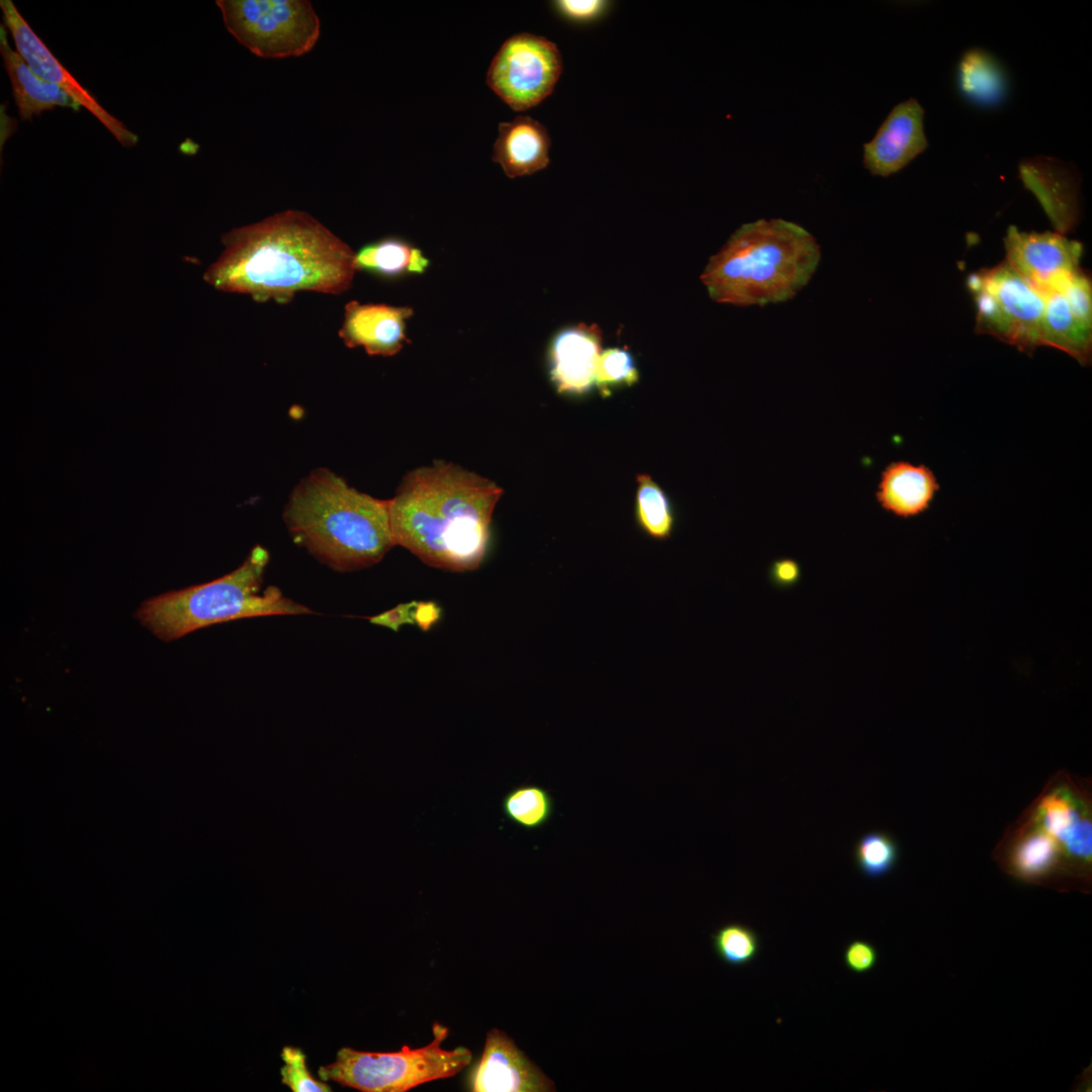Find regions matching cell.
Here are the masks:
<instances>
[{
	"instance_id": "obj_1",
	"label": "cell",
	"mask_w": 1092,
	"mask_h": 1092,
	"mask_svg": "<svg viewBox=\"0 0 1092 1092\" xmlns=\"http://www.w3.org/2000/svg\"><path fill=\"white\" fill-rule=\"evenodd\" d=\"M221 242L224 250L203 279L259 302L286 303L299 291L340 294L351 287L356 271L352 249L301 210L233 229Z\"/></svg>"
},
{
	"instance_id": "obj_2",
	"label": "cell",
	"mask_w": 1092,
	"mask_h": 1092,
	"mask_svg": "<svg viewBox=\"0 0 1092 1092\" xmlns=\"http://www.w3.org/2000/svg\"><path fill=\"white\" fill-rule=\"evenodd\" d=\"M502 493L491 480L451 462L414 469L388 499L394 544L433 567L475 569Z\"/></svg>"
},
{
	"instance_id": "obj_3",
	"label": "cell",
	"mask_w": 1092,
	"mask_h": 1092,
	"mask_svg": "<svg viewBox=\"0 0 1092 1092\" xmlns=\"http://www.w3.org/2000/svg\"><path fill=\"white\" fill-rule=\"evenodd\" d=\"M820 258V246L807 230L782 218H761L735 231L700 279L716 302L764 306L796 296Z\"/></svg>"
},
{
	"instance_id": "obj_4",
	"label": "cell",
	"mask_w": 1092,
	"mask_h": 1092,
	"mask_svg": "<svg viewBox=\"0 0 1092 1092\" xmlns=\"http://www.w3.org/2000/svg\"><path fill=\"white\" fill-rule=\"evenodd\" d=\"M284 519L297 543L338 571L372 566L395 545L388 499L360 492L325 468L298 483Z\"/></svg>"
},
{
	"instance_id": "obj_5",
	"label": "cell",
	"mask_w": 1092,
	"mask_h": 1092,
	"mask_svg": "<svg viewBox=\"0 0 1092 1092\" xmlns=\"http://www.w3.org/2000/svg\"><path fill=\"white\" fill-rule=\"evenodd\" d=\"M268 560L267 550L258 545L234 571L206 583L148 599L135 617L156 637L171 641L237 619L313 613L275 586L262 589Z\"/></svg>"
},
{
	"instance_id": "obj_6",
	"label": "cell",
	"mask_w": 1092,
	"mask_h": 1092,
	"mask_svg": "<svg viewBox=\"0 0 1092 1092\" xmlns=\"http://www.w3.org/2000/svg\"><path fill=\"white\" fill-rule=\"evenodd\" d=\"M432 1029L433 1039L423 1048L403 1045L398 1052L374 1053L344 1046L333 1063L318 1068L317 1075L362 1092H405L453 1077L471 1063L472 1053L465 1046L442 1048L448 1027L435 1022Z\"/></svg>"
},
{
	"instance_id": "obj_7",
	"label": "cell",
	"mask_w": 1092,
	"mask_h": 1092,
	"mask_svg": "<svg viewBox=\"0 0 1092 1092\" xmlns=\"http://www.w3.org/2000/svg\"><path fill=\"white\" fill-rule=\"evenodd\" d=\"M228 31L252 54L266 59L302 56L312 50L321 23L306 0H217Z\"/></svg>"
},
{
	"instance_id": "obj_8",
	"label": "cell",
	"mask_w": 1092,
	"mask_h": 1092,
	"mask_svg": "<svg viewBox=\"0 0 1092 1092\" xmlns=\"http://www.w3.org/2000/svg\"><path fill=\"white\" fill-rule=\"evenodd\" d=\"M967 286L976 303V332L1031 354L1040 346L1044 294L1006 261L972 273Z\"/></svg>"
},
{
	"instance_id": "obj_9",
	"label": "cell",
	"mask_w": 1092,
	"mask_h": 1092,
	"mask_svg": "<svg viewBox=\"0 0 1092 1092\" xmlns=\"http://www.w3.org/2000/svg\"><path fill=\"white\" fill-rule=\"evenodd\" d=\"M561 73L556 44L522 32L502 44L488 67L486 84L513 110L524 111L552 93Z\"/></svg>"
},
{
	"instance_id": "obj_10",
	"label": "cell",
	"mask_w": 1092,
	"mask_h": 1092,
	"mask_svg": "<svg viewBox=\"0 0 1092 1092\" xmlns=\"http://www.w3.org/2000/svg\"><path fill=\"white\" fill-rule=\"evenodd\" d=\"M1090 786L1060 771L1023 812L1062 847L1069 863L1088 868L1092 856Z\"/></svg>"
},
{
	"instance_id": "obj_11",
	"label": "cell",
	"mask_w": 1092,
	"mask_h": 1092,
	"mask_svg": "<svg viewBox=\"0 0 1092 1092\" xmlns=\"http://www.w3.org/2000/svg\"><path fill=\"white\" fill-rule=\"evenodd\" d=\"M3 23L10 31L16 51L36 75L52 83L78 104L92 113L124 148H131L139 136L117 117L109 113L77 79L60 63L44 42L32 30L11 0H1Z\"/></svg>"
},
{
	"instance_id": "obj_12",
	"label": "cell",
	"mask_w": 1092,
	"mask_h": 1092,
	"mask_svg": "<svg viewBox=\"0 0 1092 1092\" xmlns=\"http://www.w3.org/2000/svg\"><path fill=\"white\" fill-rule=\"evenodd\" d=\"M1004 242L1006 262L1042 294L1059 289L1081 269L1082 245L1063 234L1010 225Z\"/></svg>"
},
{
	"instance_id": "obj_13",
	"label": "cell",
	"mask_w": 1092,
	"mask_h": 1092,
	"mask_svg": "<svg viewBox=\"0 0 1092 1092\" xmlns=\"http://www.w3.org/2000/svg\"><path fill=\"white\" fill-rule=\"evenodd\" d=\"M473 1092H552L554 1082L505 1031L486 1033L480 1059L468 1078Z\"/></svg>"
},
{
	"instance_id": "obj_14",
	"label": "cell",
	"mask_w": 1092,
	"mask_h": 1092,
	"mask_svg": "<svg viewBox=\"0 0 1092 1092\" xmlns=\"http://www.w3.org/2000/svg\"><path fill=\"white\" fill-rule=\"evenodd\" d=\"M923 116V108L913 98L891 110L874 139L863 145V165L872 175L890 176L927 148Z\"/></svg>"
},
{
	"instance_id": "obj_15",
	"label": "cell",
	"mask_w": 1092,
	"mask_h": 1092,
	"mask_svg": "<svg viewBox=\"0 0 1092 1092\" xmlns=\"http://www.w3.org/2000/svg\"><path fill=\"white\" fill-rule=\"evenodd\" d=\"M603 334L597 324L567 327L552 338L548 350L550 379L559 393L580 395L596 383Z\"/></svg>"
},
{
	"instance_id": "obj_16",
	"label": "cell",
	"mask_w": 1092,
	"mask_h": 1092,
	"mask_svg": "<svg viewBox=\"0 0 1092 1092\" xmlns=\"http://www.w3.org/2000/svg\"><path fill=\"white\" fill-rule=\"evenodd\" d=\"M410 307L350 301L345 306L339 336L350 348L363 347L369 355L392 356L405 342Z\"/></svg>"
},
{
	"instance_id": "obj_17",
	"label": "cell",
	"mask_w": 1092,
	"mask_h": 1092,
	"mask_svg": "<svg viewBox=\"0 0 1092 1092\" xmlns=\"http://www.w3.org/2000/svg\"><path fill=\"white\" fill-rule=\"evenodd\" d=\"M996 851L1010 874L1027 882H1039L1069 863L1060 844L1024 813Z\"/></svg>"
},
{
	"instance_id": "obj_18",
	"label": "cell",
	"mask_w": 1092,
	"mask_h": 1092,
	"mask_svg": "<svg viewBox=\"0 0 1092 1092\" xmlns=\"http://www.w3.org/2000/svg\"><path fill=\"white\" fill-rule=\"evenodd\" d=\"M551 141L546 127L530 116H517L498 124L492 161L516 178L534 174L549 164Z\"/></svg>"
},
{
	"instance_id": "obj_19",
	"label": "cell",
	"mask_w": 1092,
	"mask_h": 1092,
	"mask_svg": "<svg viewBox=\"0 0 1092 1092\" xmlns=\"http://www.w3.org/2000/svg\"><path fill=\"white\" fill-rule=\"evenodd\" d=\"M1024 184L1032 190L1060 234L1077 222V182L1071 167L1058 160H1024L1019 166Z\"/></svg>"
},
{
	"instance_id": "obj_20",
	"label": "cell",
	"mask_w": 1092,
	"mask_h": 1092,
	"mask_svg": "<svg viewBox=\"0 0 1092 1092\" xmlns=\"http://www.w3.org/2000/svg\"><path fill=\"white\" fill-rule=\"evenodd\" d=\"M939 490L930 468L908 461H895L882 471L877 500L900 518H912L927 511Z\"/></svg>"
},
{
	"instance_id": "obj_21",
	"label": "cell",
	"mask_w": 1092,
	"mask_h": 1092,
	"mask_svg": "<svg viewBox=\"0 0 1092 1092\" xmlns=\"http://www.w3.org/2000/svg\"><path fill=\"white\" fill-rule=\"evenodd\" d=\"M0 54L21 120H31L34 115L57 106L69 107L75 111L80 109V104L61 88L36 75L23 57L12 50L6 26L3 24L0 25Z\"/></svg>"
},
{
	"instance_id": "obj_22",
	"label": "cell",
	"mask_w": 1092,
	"mask_h": 1092,
	"mask_svg": "<svg viewBox=\"0 0 1092 1092\" xmlns=\"http://www.w3.org/2000/svg\"><path fill=\"white\" fill-rule=\"evenodd\" d=\"M1039 339L1040 346L1060 349L1081 364H1090L1092 325L1073 312L1060 290L1044 294Z\"/></svg>"
},
{
	"instance_id": "obj_23",
	"label": "cell",
	"mask_w": 1092,
	"mask_h": 1092,
	"mask_svg": "<svg viewBox=\"0 0 1092 1092\" xmlns=\"http://www.w3.org/2000/svg\"><path fill=\"white\" fill-rule=\"evenodd\" d=\"M958 84L967 99L983 106L998 104L1006 92V78L999 62L980 49L969 50L961 58Z\"/></svg>"
},
{
	"instance_id": "obj_24",
	"label": "cell",
	"mask_w": 1092,
	"mask_h": 1092,
	"mask_svg": "<svg viewBox=\"0 0 1092 1092\" xmlns=\"http://www.w3.org/2000/svg\"><path fill=\"white\" fill-rule=\"evenodd\" d=\"M356 270L384 277L422 274L429 266L423 252L407 242L387 238L362 247L355 253Z\"/></svg>"
},
{
	"instance_id": "obj_25",
	"label": "cell",
	"mask_w": 1092,
	"mask_h": 1092,
	"mask_svg": "<svg viewBox=\"0 0 1092 1092\" xmlns=\"http://www.w3.org/2000/svg\"><path fill=\"white\" fill-rule=\"evenodd\" d=\"M502 811L514 825L528 831L538 830L553 817L554 800L546 789L524 784L505 795Z\"/></svg>"
},
{
	"instance_id": "obj_26",
	"label": "cell",
	"mask_w": 1092,
	"mask_h": 1092,
	"mask_svg": "<svg viewBox=\"0 0 1092 1092\" xmlns=\"http://www.w3.org/2000/svg\"><path fill=\"white\" fill-rule=\"evenodd\" d=\"M636 521L646 535L655 540L668 539L673 531L674 516L660 486L647 474L637 476Z\"/></svg>"
},
{
	"instance_id": "obj_27",
	"label": "cell",
	"mask_w": 1092,
	"mask_h": 1092,
	"mask_svg": "<svg viewBox=\"0 0 1092 1092\" xmlns=\"http://www.w3.org/2000/svg\"><path fill=\"white\" fill-rule=\"evenodd\" d=\"M899 845L885 831H872L857 839L853 848L856 868L869 879L888 875L899 860Z\"/></svg>"
},
{
	"instance_id": "obj_28",
	"label": "cell",
	"mask_w": 1092,
	"mask_h": 1092,
	"mask_svg": "<svg viewBox=\"0 0 1092 1092\" xmlns=\"http://www.w3.org/2000/svg\"><path fill=\"white\" fill-rule=\"evenodd\" d=\"M715 954L724 964L742 967L752 963L759 953L760 941L757 933L749 926L739 922H729L720 926L712 935Z\"/></svg>"
},
{
	"instance_id": "obj_29",
	"label": "cell",
	"mask_w": 1092,
	"mask_h": 1092,
	"mask_svg": "<svg viewBox=\"0 0 1092 1092\" xmlns=\"http://www.w3.org/2000/svg\"><path fill=\"white\" fill-rule=\"evenodd\" d=\"M638 380L639 373L630 352L622 348L602 351L595 385L603 396L610 395L615 387L631 386Z\"/></svg>"
},
{
	"instance_id": "obj_30",
	"label": "cell",
	"mask_w": 1092,
	"mask_h": 1092,
	"mask_svg": "<svg viewBox=\"0 0 1092 1092\" xmlns=\"http://www.w3.org/2000/svg\"><path fill=\"white\" fill-rule=\"evenodd\" d=\"M284 1066L280 1069L281 1081L293 1092H330L331 1087L310 1074L306 1056L294 1046H284L281 1052Z\"/></svg>"
},
{
	"instance_id": "obj_31",
	"label": "cell",
	"mask_w": 1092,
	"mask_h": 1092,
	"mask_svg": "<svg viewBox=\"0 0 1092 1092\" xmlns=\"http://www.w3.org/2000/svg\"><path fill=\"white\" fill-rule=\"evenodd\" d=\"M437 617L438 609L435 605L414 602L397 606L382 615L372 618L371 622L397 630L400 625L405 623H418L420 626L426 624L429 627L430 624L436 621Z\"/></svg>"
},
{
	"instance_id": "obj_32",
	"label": "cell",
	"mask_w": 1092,
	"mask_h": 1092,
	"mask_svg": "<svg viewBox=\"0 0 1092 1092\" xmlns=\"http://www.w3.org/2000/svg\"><path fill=\"white\" fill-rule=\"evenodd\" d=\"M878 958L876 947L861 939L850 941L843 952V962L846 969L855 974H863L873 970L878 963Z\"/></svg>"
},
{
	"instance_id": "obj_33",
	"label": "cell",
	"mask_w": 1092,
	"mask_h": 1092,
	"mask_svg": "<svg viewBox=\"0 0 1092 1092\" xmlns=\"http://www.w3.org/2000/svg\"><path fill=\"white\" fill-rule=\"evenodd\" d=\"M606 2L601 0H559L555 2L557 10L573 20H587L603 11Z\"/></svg>"
},
{
	"instance_id": "obj_34",
	"label": "cell",
	"mask_w": 1092,
	"mask_h": 1092,
	"mask_svg": "<svg viewBox=\"0 0 1092 1092\" xmlns=\"http://www.w3.org/2000/svg\"><path fill=\"white\" fill-rule=\"evenodd\" d=\"M801 576V568L797 561L791 558L776 560L769 569V578L774 584L780 587H789L798 582Z\"/></svg>"
}]
</instances>
